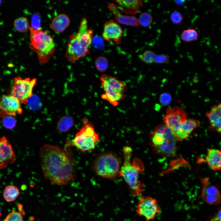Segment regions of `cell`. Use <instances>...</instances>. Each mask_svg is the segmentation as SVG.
<instances>
[{"instance_id":"obj_20","label":"cell","mask_w":221,"mask_h":221,"mask_svg":"<svg viewBox=\"0 0 221 221\" xmlns=\"http://www.w3.org/2000/svg\"><path fill=\"white\" fill-rule=\"evenodd\" d=\"M70 20L66 14H59L54 17L49 25L50 28L56 33L63 32L69 26Z\"/></svg>"},{"instance_id":"obj_35","label":"cell","mask_w":221,"mask_h":221,"mask_svg":"<svg viewBox=\"0 0 221 221\" xmlns=\"http://www.w3.org/2000/svg\"><path fill=\"white\" fill-rule=\"evenodd\" d=\"M208 221H221V209L218 210Z\"/></svg>"},{"instance_id":"obj_3","label":"cell","mask_w":221,"mask_h":221,"mask_svg":"<svg viewBox=\"0 0 221 221\" xmlns=\"http://www.w3.org/2000/svg\"><path fill=\"white\" fill-rule=\"evenodd\" d=\"M124 161L121 167L119 176L123 177L128 185L130 192L135 195H140L144 191V184L139 180V175L144 170V164L139 158L136 157L131 162V148L124 146L122 150Z\"/></svg>"},{"instance_id":"obj_29","label":"cell","mask_w":221,"mask_h":221,"mask_svg":"<svg viewBox=\"0 0 221 221\" xmlns=\"http://www.w3.org/2000/svg\"><path fill=\"white\" fill-rule=\"evenodd\" d=\"M138 20L139 24L142 26L144 27H147L152 24L153 18L150 13L144 12L140 14Z\"/></svg>"},{"instance_id":"obj_14","label":"cell","mask_w":221,"mask_h":221,"mask_svg":"<svg viewBox=\"0 0 221 221\" xmlns=\"http://www.w3.org/2000/svg\"><path fill=\"white\" fill-rule=\"evenodd\" d=\"M16 155L12 146L7 138H0V169H4L9 164L14 163Z\"/></svg>"},{"instance_id":"obj_11","label":"cell","mask_w":221,"mask_h":221,"mask_svg":"<svg viewBox=\"0 0 221 221\" xmlns=\"http://www.w3.org/2000/svg\"><path fill=\"white\" fill-rule=\"evenodd\" d=\"M137 213L144 217L146 221L153 220L156 215L161 212L157 200L152 197L140 196L139 197Z\"/></svg>"},{"instance_id":"obj_1","label":"cell","mask_w":221,"mask_h":221,"mask_svg":"<svg viewBox=\"0 0 221 221\" xmlns=\"http://www.w3.org/2000/svg\"><path fill=\"white\" fill-rule=\"evenodd\" d=\"M69 146L64 148L48 144L43 145L39 151L42 170L45 178L59 186L72 183L76 175L75 159Z\"/></svg>"},{"instance_id":"obj_37","label":"cell","mask_w":221,"mask_h":221,"mask_svg":"<svg viewBox=\"0 0 221 221\" xmlns=\"http://www.w3.org/2000/svg\"><path fill=\"white\" fill-rule=\"evenodd\" d=\"M1 3H2V1L1 0H0V5L1 4Z\"/></svg>"},{"instance_id":"obj_19","label":"cell","mask_w":221,"mask_h":221,"mask_svg":"<svg viewBox=\"0 0 221 221\" xmlns=\"http://www.w3.org/2000/svg\"><path fill=\"white\" fill-rule=\"evenodd\" d=\"M206 160L209 168L217 171L221 169V149L210 148L208 149Z\"/></svg>"},{"instance_id":"obj_22","label":"cell","mask_w":221,"mask_h":221,"mask_svg":"<svg viewBox=\"0 0 221 221\" xmlns=\"http://www.w3.org/2000/svg\"><path fill=\"white\" fill-rule=\"evenodd\" d=\"M19 195V191L17 187L14 185L6 186L3 192V196L7 202L14 201Z\"/></svg>"},{"instance_id":"obj_5","label":"cell","mask_w":221,"mask_h":221,"mask_svg":"<svg viewBox=\"0 0 221 221\" xmlns=\"http://www.w3.org/2000/svg\"><path fill=\"white\" fill-rule=\"evenodd\" d=\"M29 48L35 52L39 61L41 63H47L53 56L55 51V45L51 36L42 28L35 29L30 26Z\"/></svg>"},{"instance_id":"obj_31","label":"cell","mask_w":221,"mask_h":221,"mask_svg":"<svg viewBox=\"0 0 221 221\" xmlns=\"http://www.w3.org/2000/svg\"><path fill=\"white\" fill-rule=\"evenodd\" d=\"M41 16L39 13L36 12L34 13L32 17L31 21V26L33 28L35 29H41Z\"/></svg>"},{"instance_id":"obj_15","label":"cell","mask_w":221,"mask_h":221,"mask_svg":"<svg viewBox=\"0 0 221 221\" xmlns=\"http://www.w3.org/2000/svg\"><path fill=\"white\" fill-rule=\"evenodd\" d=\"M123 33L121 27L113 20L108 21L103 25L102 35L103 39L107 41H113L116 44H120Z\"/></svg>"},{"instance_id":"obj_8","label":"cell","mask_w":221,"mask_h":221,"mask_svg":"<svg viewBox=\"0 0 221 221\" xmlns=\"http://www.w3.org/2000/svg\"><path fill=\"white\" fill-rule=\"evenodd\" d=\"M102 87L104 93L101 98L108 101L114 107L118 105L124 97L127 89L126 86L117 78L107 74H103L100 77Z\"/></svg>"},{"instance_id":"obj_7","label":"cell","mask_w":221,"mask_h":221,"mask_svg":"<svg viewBox=\"0 0 221 221\" xmlns=\"http://www.w3.org/2000/svg\"><path fill=\"white\" fill-rule=\"evenodd\" d=\"M81 128L76 133L74 138L66 145L73 146L83 152L90 151L95 148L96 143L100 140L98 134L93 126L86 119H83Z\"/></svg>"},{"instance_id":"obj_25","label":"cell","mask_w":221,"mask_h":221,"mask_svg":"<svg viewBox=\"0 0 221 221\" xmlns=\"http://www.w3.org/2000/svg\"><path fill=\"white\" fill-rule=\"evenodd\" d=\"M14 25L16 30L21 33L27 32L29 26L27 19L23 17L15 19L14 21Z\"/></svg>"},{"instance_id":"obj_2","label":"cell","mask_w":221,"mask_h":221,"mask_svg":"<svg viewBox=\"0 0 221 221\" xmlns=\"http://www.w3.org/2000/svg\"><path fill=\"white\" fill-rule=\"evenodd\" d=\"M93 30L88 27L87 19L83 18L77 33L69 37L65 57L69 62L74 63L89 53V47L93 38Z\"/></svg>"},{"instance_id":"obj_12","label":"cell","mask_w":221,"mask_h":221,"mask_svg":"<svg viewBox=\"0 0 221 221\" xmlns=\"http://www.w3.org/2000/svg\"><path fill=\"white\" fill-rule=\"evenodd\" d=\"M202 190L200 197L207 204L217 205L221 203V195L218 187L211 184L208 177L200 178Z\"/></svg>"},{"instance_id":"obj_13","label":"cell","mask_w":221,"mask_h":221,"mask_svg":"<svg viewBox=\"0 0 221 221\" xmlns=\"http://www.w3.org/2000/svg\"><path fill=\"white\" fill-rule=\"evenodd\" d=\"M21 104L16 98L9 95L0 96V117L8 115L15 116L17 114H21L22 110Z\"/></svg>"},{"instance_id":"obj_36","label":"cell","mask_w":221,"mask_h":221,"mask_svg":"<svg viewBox=\"0 0 221 221\" xmlns=\"http://www.w3.org/2000/svg\"><path fill=\"white\" fill-rule=\"evenodd\" d=\"M1 212H2V207H1L0 206V216L1 215Z\"/></svg>"},{"instance_id":"obj_16","label":"cell","mask_w":221,"mask_h":221,"mask_svg":"<svg viewBox=\"0 0 221 221\" xmlns=\"http://www.w3.org/2000/svg\"><path fill=\"white\" fill-rule=\"evenodd\" d=\"M205 115L209 120V130L221 135V103L212 107Z\"/></svg>"},{"instance_id":"obj_27","label":"cell","mask_w":221,"mask_h":221,"mask_svg":"<svg viewBox=\"0 0 221 221\" xmlns=\"http://www.w3.org/2000/svg\"><path fill=\"white\" fill-rule=\"evenodd\" d=\"M157 54L150 50L145 51L142 54L139 56L140 60L143 62L147 64H152L155 63Z\"/></svg>"},{"instance_id":"obj_24","label":"cell","mask_w":221,"mask_h":221,"mask_svg":"<svg viewBox=\"0 0 221 221\" xmlns=\"http://www.w3.org/2000/svg\"><path fill=\"white\" fill-rule=\"evenodd\" d=\"M18 207L19 211L13 210L5 218L4 221H23V217L25 212L22 204H19Z\"/></svg>"},{"instance_id":"obj_10","label":"cell","mask_w":221,"mask_h":221,"mask_svg":"<svg viewBox=\"0 0 221 221\" xmlns=\"http://www.w3.org/2000/svg\"><path fill=\"white\" fill-rule=\"evenodd\" d=\"M187 116V112L183 109L176 106L167 109L166 114L163 118L164 123L172 130L177 141L184 140L181 128Z\"/></svg>"},{"instance_id":"obj_21","label":"cell","mask_w":221,"mask_h":221,"mask_svg":"<svg viewBox=\"0 0 221 221\" xmlns=\"http://www.w3.org/2000/svg\"><path fill=\"white\" fill-rule=\"evenodd\" d=\"M200 125L198 120L191 118H187L183 125L181 130L184 140L186 139L191 133Z\"/></svg>"},{"instance_id":"obj_30","label":"cell","mask_w":221,"mask_h":221,"mask_svg":"<svg viewBox=\"0 0 221 221\" xmlns=\"http://www.w3.org/2000/svg\"><path fill=\"white\" fill-rule=\"evenodd\" d=\"M16 120L13 116H7L2 118V126L9 129L14 128L16 126Z\"/></svg>"},{"instance_id":"obj_28","label":"cell","mask_w":221,"mask_h":221,"mask_svg":"<svg viewBox=\"0 0 221 221\" xmlns=\"http://www.w3.org/2000/svg\"><path fill=\"white\" fill-rule=\"evenodd\" d=\"M96 69L101 72L106 71L108 68V63L107 58L102 56L97 57L95 60Z\"/></svg>"},{"instance_id":"obj_34","label":"cell","mask_w":221,"mask_h":221,"mask_svg":"<svg viewBox=\"0 0 221 221\" xmlns=\"http://www.w3.org/2000/svg\"><path fill=\"white\" fill-rule=\"evenodd\" d=\"M172 97L168 93H164L162 94L160 97V101L164 105L169 104L171 101Z\"/></svg>"},{"instance_id":"obj_9","label":"cell","mask_w":221,"mask_h":221,"mask_svg":"<svg viewBox=\"0 0 221 221\" xmlns=\"http://www.w3.org/2000/svg\"><path fill=\"white\" fill-rule=\"evenodd\" d=\"M37 83V79L29 78L24 79L17 76L14 79V83L8 91V95L17 99L21 104L27 103L33 95V91Z\"/></svg>"},{"instance_id":"obj_26","label":"cell","mask_w":221,"mask_h":221,"mask_svg":"<svg viewBox=\"0 0 221 221\" xmlns=\"http://www.w3.org/2000/svg\"><path fill=\"white\" fill-rule=\"evenodd\" d=\"M198 37L197 31L192 29H188L184 30L180 35V38L183 41L187 42L193 41L196 40Z\"/></svg>"},{"instance_id":"obj_33","label":"cell","mask_w":221,"mask_h":221,"mask_svg":"<svg viewBox=\"0 0 221 221\" xmlns=\"http://www.w3.org/2000/svg\"><path fill=\"white\" fill-rule=\"evenodd\" d=\"M170 56L167 54H157L155 63L168 64L169 62Z\"/></svg>"},{"instance_id":"obj_6","label":"cell","mask_w":221,"mask_h":221,"mask_svg":"<svg viewBox=\"0 0 221 221\" xmlns=\"http://www.w3.org/2000/svg\"><path fill=\"white\" fill-rule=\"evenodd\" d=\"M120 168V159L117 155L111 153L99 154L92 165V169L97 175L109 179H113L119 176Z\"/></svg>"},{"instance_id":"obj_23","label":"cell","mask_w":221,"mask_h":221,"mask_svg":"<svg viewBox=\"0 0 221 221\" xmlns=\"http://www.w3.org/2000/svg\"><path fill=\"white\" fill-rule=\"evenodd\" d=\"M74 123V120L72 117L68 115L63 116L57 122L56 129L62 132H67L73 126Z\"/></svg>"},{"instance_id":"obj_17","label":"cell","mask_w":221,"mask_h":221,"mask_svg":"<svg viewBox=\"0 0 221 221\" xmlns=\"http://www.w3.org/2000/svg\"><path fill=\"white\" fill-rule=\"evenodd\" d=\"M108 8L113 14L115 20L118 22L136 27L139 26V21L136 17L134 15L130 16L122 14L114 3H110L109 4Z\"/></svg>"},{"instance_id":"obj_32","label":"cell","mask_w":221,"mask_h":221,"mask_svg":"<svg viewBox=\"0 0 221 221\" xmlns=\"http://www.w3.org/2000/svg\"><path fill=\"white\" fill-rule=\"evenodd\" d=\"M170 18L172 23L175 24L180 23L183 19V17L181 13L177 10H175L171 13Z\"/></svg>"},{"instance_id":"obj_4","label":"cell","mask_w":221,"mask_h":221,"mask_svg":"<svg viewBox=\"0 0 221 221\" xmlns=\"http://www.w3.org/2000/svg\"><path fill=\"white\" fill-rule=\"evenodd\" d=\"M177 140L172 130L164 123L156 126L151 132L150 144L156 154L172 157L176 154Z\"/></svg>"},{"instance_id":"obj_18","label":"cell","mask_w":221,"mask_h":221,"mask_svg":"<svg viewBox=\"0 0 221 221\" xmlns=\"http://www.w3.org/2000/svg\"><path fill=\"white\" fill-rule=\"evenodd\" d=\"M114 1L122 12L128 15L137 14L143 5V1L141 0H119Z\"/></svg>"}]
</instances>
